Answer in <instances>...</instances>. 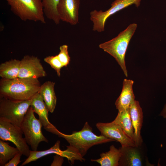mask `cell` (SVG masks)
Instances as JSON below:
<instances>
[{
  "mask_svg": "<svg viewBox=\"0 0 166 166\" xmlns=\"http://www.w3.org/2000/svg\"><path fill=\"white\" fill-rule=\"evenodd\" d=\"M41 85L38 79L34 78H1L0 96L15 100L30 99L38 92Z\"/></svg>",
  "mask_w": 166,
  "mask_h": 166,
  "instance_id": "cell-1",
  "label": "cell"
},
{
  "mask_svg": "<svg viewBox=\"0 0 166 166\" xmlns=\"http://www.w3.org/2000/svg\"><path fill=\"white\" fill-rule=\"evenodd\" d=\"M137 27L136 23L131 24L117 36L99 45L100 48L115 59L127 77L128 72L125 61V54L129 42Z\"/></svg>",
  "mask_w": 166,
  "mask_h": 166,
  "instance_id": "cell-2",
  "label": "cell"
},
{
  "mask_svg": "<svg viewBox=\"0 0 166 166\" xmlns=\"http://www.w3.org/2000/svg\"><path fill=\"white\" fill-rule=\"evenodd\" d=\"M58 136L66 140L69 145L76 149L83 157L93 146L115 141L101 135L95 134L87 122L79 131H73L70 135L65 134L60 132Z\"/></svg>",
  "mask_w": 166,
  "mask_h": 166,
  "instance_id": "cell-3",
  "label": "cell"
},
{
  "mask_svg": "<svg viewBox=\"0 0 166 166\" xmlns=\"http://www.w3.org/2000/svg\"><path fill=\"white\" fill-rule=\"evenodd\" d=\"M11 11L23 21L46 23L42 0H5Z\"/></svg>",
  "mask_w": 166,
  "mask_h": 166,
  "instance_id": "cell-4",
  "label": "cell"
},
{
  "mask_svg": "<svg viewBox=\"0 0 166 166\" xmlns=\"http://www.w3.org/2000/svg\"><path fill=\"white\" fill-rule=\"evenodd\" d=\"M31 101V99L15 100L0 96V119L20 127Z\"/></svg>",
  "mask_w": 166,
  "mask_h": 166,
  "instance_id": "cell-5",
  "label": "cell"
},
{
  "mask_svg": "<svg viewBox=\"0 0 166 166\" xmlns=\"http://www.w3.org/2000/svg\"><path fill=\"white\" fill-rule=\"evenodd\" d=\"M34 113L30 106L20 128L27 144L31 146L32 150L36 151L41 142L48 143V140L42 134V127L43 125L39 119L35 117Z\"/></svg>",
  "mask_w": 166,
  "mask_h": 166,
  "instance_id": "cell-6",
  "label": "cell"
},
{
  "mask_svg": "<svg viewBox=\"0 0 166 166\" xmlns=\"http://www.w3.org/2000/svg\"><path fill=\"white\" fill-rule=\"evenodd\" d=\"M141 0H115L111 7L105 11L94 10L90 13V20L93 23V30L101 32L105 30V24L108 18L120 10L132 4L138 7Z\"/></svg>",
  "mask_w": 166,
  "mask_h": 166,
  "instance_id": "cell-7",
  "label": "cell"
},
{
  "mask_svg": "<svg viewBox=\"0 0 166 166\" xmlns=\"http://www.w3.org/2000/svg\"><path fill=\"white\" fill-rule=\"evenodd\" d=\"M20 127L0 119V139L13 143L22 155L28 157L30 150Z\"/></svg>",
  "mask_w": 166,
  "mask_h": 166,
  "instance_id": "cell-8",
  "label": "cell"
},
{
  "mask_svg": "<svg viewBox=\"0 0 166 166\" xmlns=\"http://www.w3.org/2000/svg\"><path fill=\"white\" fill-rule=\"evenodd\" d=\"M96 125L101 135L118 141L121 146H136L133 140L124 133L120 125L113 121L109 123L98 122Z\"/></svg>",
  "mask_w": 166,
  "mask_h": 166,
  "instance_id": "cell-9",
  "label": "cell"
},
{
  "mask_svg": "<svg viewBox=\"0 0 166 166\" xmlns=\"http://www.w3.org/2000/svg\"><path fill=\"white\" fill-rule=\"evenodd\" d=\"M46 76V73L37 57L26 55L21 60L18 77L38 79Z\"/></svg>",
  "mask_w": 166,
  "mask_h": 166,
  "instance_id": "cell-10",
  "label": "cell"
},
{
  "mask_svg": "<svg viewBox=\"0 0 166 166\" xmlns=\"http://www.w3.org/2000/svg\"><path fill=\"white\" fill-rule=\"evenodd\" d=\"M141 146H121V156L119 161L120 166H142L148 165L147 160Z\"/></svg>",
  "mask_w": 166,
  "mask_h": 166,
  "instance_id": "cell-11",
  "label": "cell"
},
{
  "mask_svg": "<svg viewBox=\"0 0 166 166\" xmlns=\"http://www.w3.org/2000/svg\"><path fill=\"white\" fill-rule=\"evenodd\" d=\"M80 0H60L57 10L60 21L72 25L78 23Z\"/></svg>",
  "mask_w": 166,
  "mask_h": 166,
  "instance_id": "cell-12",
  "label": "cell"
},
{
  "mask_svg": "<svg viewBox=\"0 0 166 166\" xmlns=\"http://www.w3.org/2000/svg\"><path fill=\"white\" fill-rule=\"evenodd\" d=\"M30 106L34 113L38 116L39 119L44 128L46 131L58 135L60 131L49 122L48 119L49 110L39 92L31 98Z\"/></svg>",
  "mask_w": 166,
  "mask_h": 166,
  "instance_id": "cell-13",
  "label": "cell"
},
{
  "mask_svg": "<svg viewBox=\"0 0 166 166\" xmlns=\"http://www.w3.org/2000/svg\"><path fill=\"white\" fill-rule=\"evenodd\" d=\"M129 111L134 128L133 140L136 146H141L143 140L140 131L143 124V114L139 102L136 100L132 102L129 106Z\"/></svg>",
  "mask_w": 166,
  "mask_h": 166,
  "instance_id": "cell-14",
  "label": "cell"
},
{
  "mask_svg": "<svg viewBox=\"0 0 166 166\" xmlns=\"http://www.w3.org/2000/svg\"><path fill=\"white\" fill-rule=\"evenodd\" d=\"M133 83L132 80L126 79L124 80L121 92L115 103L118 110L129 109L131 104L135 100L132 89Z\"/></svg>",
  "mask_w": 166,
  "mask_h": 166,
  "instance_id": "cell-15",
  "label": "cell"
},
{
  "mask_svg": "<svg viewBox=\"0 0 166 166\" xmlns=\"http://www.w3.org/2000/svg\"><path fill=\"white\" fill-rule=\"evenodd\" d=\"M55 83L47 81L42 85L39 93L43 99L49 111L53 113L55 109L57 97L54 90Z\"/></svg>",
  "mask_w": 166,
  "mask_h": 166,
  "instance_id": "cell-16",
  "label": "cell"
},
{
  "mask_svg": "<svg viewBox=\"0 0 166 166\" xmlns=\"http://www.w3.org/2000/svg\"><path fill=\"white\" fill-rule=\"evenodd\" d=\"M121 154L120 148L118 149L112 145L110 146L109 150L108 152L100 154V158L91 159V160L98 163L101 166H118Z\"/></svg>",
  "mask_w": 166,
  "mask_h": 166,
  "instance_id": "cell-17",
  "label": "cell"
},
{
  "mask_svg": "<svg viewBox=\"0 0 166 166\" xmlns=\"http://www.w3.org/2000/svg\"><path fill=\"white\" fill-rule=\"evenodd\" d=\"M118 110L117 116L113 121L120 125L124 133L133 140L134 128L130 117L129 108Z\"/></svg>",
  "mask_w": 166,
  "mask_h": 166,
  "instance_id": "cell-18",
  "label": "cell"
},
{
  "mask_svg": "<svg viewBox=\"0 0 166 166\" xmlns=\"http://www.w3.org/2000/svg\"><path fill=\"white\" fill-rule=\"evenodd\" d=\"M21 60L11 59L0 65V76L2 78L13 79L18 77Z\"/></svg>",
  "mask_w": 166,
  "mask_h": 166,
  "instance_id": "cell-19",
  "label": "cell"
},
{
  "mask_svg": "<svg viewBox=\"0 0 166 166\" xmlns=\"http://www.w3.org/2000/svg\"><path fill=\"white\" fill-rule=\"evenodd\" d=\"M60 140H57L52 147L47 150L42 151L30 150V156L21 166H23L50 154H55L61 156L62 154V151L60 148Z\"/></svg>",
  "mask_w": 166,
  "mask_h": 166,
  "instance_id": "cell-20",
  "label": "cell"
},
{
  "mask_svg": "<svg viewBox=\"0 0 166 166\" xmlns=\"http://www.w3.org/2000/svg\"><path fill=\"white\" fill-rule=\"evenodd\" d=\"M60 0H42L45 15L57 25L60 23V20L57 10Z\"/></svg>",
  "mask_w": 166,
  "mask_h": 166,
  "instance_id": "cell-21",
  "label": "cell"
},
{
  "mask_svg": "<svg viewBox=\"0 0 166 166\" xmlns=\"http://www.w3.org/2000/svg\"><path fill=\"white\" fill-rule=\"evenodd\" d=\"M20 152L16 147H12L9 143L0 140V165L5 166L8 161Z\"/></svg>",
  "mask_w": 166,
  "mask_h": 166,
  "instance_id": "cell-22",
  "label": "cell"
},
{
  "mask_svg": "<svg viewBox=\"0 0 166 166\" xmlns=\"http://www.w3.org/2000/svg\"><path fill=\"white\" fill-rule=\"evenodd\" d=\"M44 61L55 70L58 76H60L61 69L63 66L57 55L47 56L44 58Z\"/></svg>",
  "mask_w": 166,
  "mask_h": 166,
  "instance_id": "cell-23",
  "label": "cell"
},
{
  "mask_svg": "<svg viewBox=\"0 0 166 166\" xmlns=\"http://www.w3.org/2000/svg\"><path fill=\"white\" fill-rule=\"evenodd\" d=\"M68 48V46L66 45L61 46L59 47L60 52L57 55L63 67L66 66L69 64L70 61Z\"/></svg>",
  "mask_w": 166,
  "mask_h": 166,
  "instance_id": "cell-24",
  "label": "cell"
},
{
  "mask_svg": "<svg viewBox=\"0 0 166 166\" xmlns=\"http://www.w3.org/2000/svg\"><path fill=\"white\" fill-rule=\"evenodd\" d=\"M22 154L19 152L6 163L5 166H17L21 162L20 158Z\"/></svg>",
  "mask_w": 166,
  "mask_h": 166,
  "instance_id": "cell-25",
  "label": "cell"
},
{
  "mask_svg": "<svg viewBox=\"0 0 166 166\" xmlns=\"http://www.w3.org/2000/svg\"><path fill=\"white\" fill-rule=\"evenodd\" d=\"M63 157L60 155L56 154L53 156V160L51 166H61L64 160Z\"/></svg>",
  "mask_w": 166,
  "mask_h": 166,
  "instance_id": "cell-26",
  "label": "cell"
},
{
  "mask_svg": "<svg viewBox=\"0 0 166 166\" xmlns=\"http://www.w3.org/2000/svg\"><path fill=\"white\" fill-rule=\"evenodd\" d=\"M160 115L163 116L164 118H166V105L164 106L162 111Z\"/></svg>",
  "mask_w": 166,
  "mask_h": 166,
  "instance_id": "cell-27",
  "label": "cell"
}]
</instances>
